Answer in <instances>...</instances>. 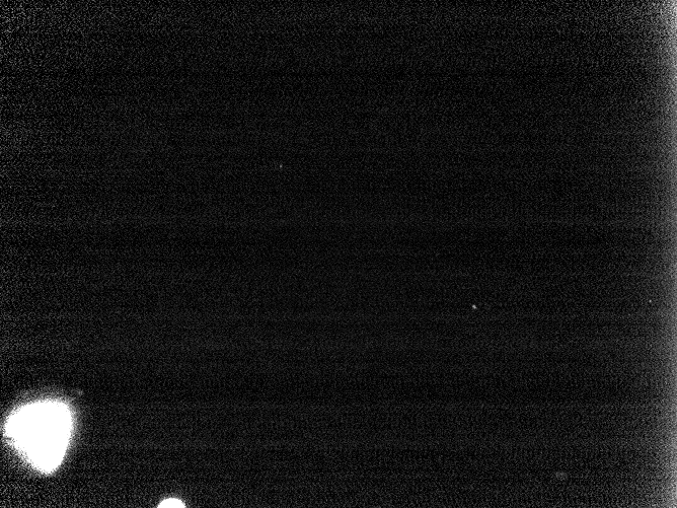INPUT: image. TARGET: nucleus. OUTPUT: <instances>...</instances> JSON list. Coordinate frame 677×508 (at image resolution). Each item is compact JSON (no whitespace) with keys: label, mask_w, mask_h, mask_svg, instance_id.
I'll list each match as a JSON object with an SVG mask.
<instances>
[{"label":"nucleus","mask_w":677,"mask_h":508,"mask_svg":"<svg viewBox=\"0 0 677 508\" xmlns=\"http://www.w3.org/2000/svg\"><path fill=\"white\" fill-rule=\"evenodd\" d=\"M71 425L69 410L64 405L40 403L15 413L8 423V434L33 466L48 472L64 456Z\"/></svg>","instance_id":"1"},{"label":"nucleus","mask_w":677,"mask_h":508,"mask_svg":"<svg viewBox=\"0 0 677 508\" xmlns=\"http://www.w3.org/2000/svg\"><path fill=\"white\" fill-rule=\"evenodd\" d=\"M159 507H161V508H165V507H169V508H175V507H177V508H183V507H186V506H185V504H184L182 501H180V500H178V499L171 498V499H166V500H164L163 502H161L160 505H159Z\"/></svg>","instance_id":"2"}]
</instances>
